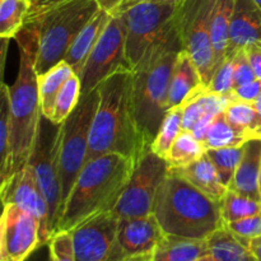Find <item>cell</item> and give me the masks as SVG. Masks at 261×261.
I'll return each instance as SVG.
<instances>
[{"instance_id":"6da1fadb","label":"cell","mask_w":261,"mask_h":261,"mask_svg":"<svg viewBox=\"0 0 261 261\" xmlns=\"http://www.w3.org/2000/svg\"><path fill=\"white\" fill-rule=\"evenodd\" d=\"M99 89V103L89 137L87 162L99 155L117 153L139 163L150 149L138 124L133 97V70H120Z\"/></svg>"},{"instance_id":"7a4b0ae2","label":"cell","mask_w":261,"mask_h":261,"mask_svg":"<svg viewBox=\"0 0 261 261\" xmlns=\"http://www.w3.org/2000/svg\"><path fill=\"white\" fill-rule=\"evenodd\" d=\"M14 40L19 48V66L17 78L10 86L13 176L30 162L42 120L38 74L36 71L40 42L37 23H27L23 25Z\"/></svg>"},{"instance_id":"3957f363","label":"cell","mask_w":261,"mask_h":261,"mask_svg":"<svg viewBox=\"0 0 261 261\" xmlns=\"http://www.w3.org/2000/svg\"><path fill=\"white\" fill-rule=\"evenodd\" d=\"M181 50L182 42L176 15L175 22L167 32L148 47L142 60L133 69L135 115L149 147L167 112L171 78Z\"/></svg>"},{"instance_id":"277c9868","label":"cell","mask_w":261,"mask_h":261,"mask_svg":"<svg viewBox=\"0 0 261 261\" xmlns=\"http://www.w3.org/2000/svg\"><path fill=\"white\" fill-rule=\"evenodd\" d=\"M135 167L134 160L117 153L86 162L64 206L58 232L71 231L98 214L114 211Z\"/></svg>"},{"instance_id":"5b68a950","label":"cell","mask_w":261,"mask_h":261,"mask_svg":"<svg viewBox=\"0 0 261 261\" xmlns=\"http://www.w3.org/2000/svg\"><path fill=\"white\" fill-rule=\"evenodd\" d=\"M153 214L165 233L206 240L224 227L221 203L168 171L155 198Z\"/></svg>"},{"instance_id":"8992f818","label":"cell","mask_w":261,"mask_h":261,"mask_svg":"<svg viewBox=\"0 0 261 261\" xmlns=\"http://www.w3.org/2000/svg\"><path fill=\"white\" fill-rule=\"evenodd\" d=\"M98 9L97 0H70L35 20L40 32L36 61L37 74L46 73L64 60L76 36Z\"/></svg>"},{"instance_id":"52a82bcc","label":"cell","mask_w":261,"mask_h":261,"mask_svg":"<svg viewBox=\"0 0 261 261\" xmlns=\"http://www.w3.org/2000/svg\"><path fill=\"white\" fill-rule=\"evenodd\" d=\"M61 143L63 124L55 125L42 116L40 133L30 165L48 206V221L53 234L58 232L63 216L61 188Z\"/></svg>"},{"instance_id":"ba28073f","label":"cell","mask_w":261,"mask_h":261,"mask_svg":"<svg viewBox=\"0 0 261 261\" xmlns=\"http://www.w3.org/2000/svg\"><path fill=\"white\" fill-rule=\"evenodd\" d=\"M99 103V89L82 96L78 106L63 122L61 143V188L63 211L70 191L83 170L88 154L92 124Z\"/></svg>"},{"instance_id":"9c48e42d","label":"cell","mask_w":261,"mask_h":261,"mask_svg":"<svg viewBox=\"0 0 261 261\" xmlns=\"http://www.w3.org/2000/svg\"><path fill=\"white\" fill-rule=\"evenodd\" d=\"M216 2L185 0L177 13L182 48L193 58L205 87L216 71V56L212 45V19Z\"/></svg>"},{"instance_id":"30bf717a","label":"cell","mask_w":261,"mask_h":261,"mask_svg":"<svg viewBox=\"0 0 261 261\" xmlns=\"http://www.w3.org/2000/svg\"><path fill=\"white\" fill-rule=\"evenodd\" d=\"M180 5L150 0L122 13L126 24V56L132 69L139 64L148 47L172 25Z\"/></svg>"},{"instance_id":"8fae6325","label":"cell","mask_w":261,"mask_h":261,"mask_svg":"<svg viewBox=\"0 0 261 261\" xmlns=\"http://www.w3.org/2000/svg\"><path fill=\"white\" fill-rule=\"evenodd\" d=\"M126 69H132L126 56V24L121 15L111 17L78 75L82 96L98 88L112 74Z\"/></svg>"},{"instance_id":"7c38bea8","label":"cell","mask_w":261,"mask_h":261,"mask_svg":"<svg viewBox=\"0 0 261 261\" xmlns=\"http://www.w3.org/2000/svg\"><path fill=\"white\" fill-rule=\"evenodd\" d=\"M168 175L166 160L148 150L135 167L129 184L114 208L119 219L138 218L153 214L158 190Z\"/></svg>"},{"instance_id":"4fadbf2b","label":"cell","mask_w":261,"mask_h":261,"mask_svg":"<svg viewBox=\"0 0 261 261\" xmlns=\"http://www.w3.org/2000/svg\"><path fill=\"white\" fill-rule=\"evenodd\" d=\"M119 218L114 212L101 213L71 229L76 261H126L117 237Z\"/></svg>"},{"instance_id":"5bb4252c","label":"cell","mask_w":261,"mask_h":261,"mask_svg":"<svg viewBox=\"0 0 261 261\" xmlns=\"http://www.w3.org/2000/svg\"><path fill=\"white\" fill-rule=\"evenodd\" d=\"M40 247V222L17 204H4L0 219V261H25Z\"/></svg>"},{"instance_id":"9a60e30c","label":"cell","mask_w":261,"mask_h":261,"mask_svg":"<svg viewBox=\"0 0 261 261\" xmlns=\"http://www.w3.org/2000/svg\"><path fill=\"white\" fill-rule=\"evenodd\" d=\"M0 196L3 205L8 203L17 204L40 222L41 244L42 246L47 245L53 237L48 221V206L30 163L13 176L4 189H0Z\"/></svg>"},{"instance_id":"2e32d148","label":"cell","mask_w":261,"mask_h":261,"mask_svg":"<svg viewBox=\"0 0 261 261\" xmlns=\"http://www.w3.org/2000/svg\"><path fill=\"white\" fill-rule=\"evenodd\" d=\"M163 236L165 231L154 214L119 219L117 237L127 257L152 254Z\"/></svg>"},{"instance_id":"e0dca14e","label":"cell","mask_w":261,"mask_h":261,"mask_svg":"<svg viewBox=\"0 0 261 261\" xmlns=\"http://www.w3.org/2000/svg\"><path fill=\"white\" fill-rule=\"evenodd\" d=\"M252 42H261V9L254 0H236L226 58H231Z\"/></svg>"},{"instance_id":"ac0fdd59","label":"cell","mask_w":261,"mask_h":261,"mask_svg":"<svg viewBox=\"0 0 261 261\" xmlns=\"http://www.w3.org/2000/svg\"><path fill=\"white\" fill-rule=\"evenodd\" d=\"M168 171L185 178L198 190H200L201 193L218 203L223 200L224 195L228 190V188L222 182L216 166L213 165L206 153L198 161L185 166V167L168 168Z\"/></svg>"},{"instance_id":"d6986e66","label":"cell","mask_w":261,"mask_h":261,"mask_svg":"<svg viewBox=\"0 0 261 261\" xmlns=\"http://www.w3.org/2000/svg\"><path fill=\"white\" fill-rule=\"evenodd\" d=\"M261 168V139H251L245 144L244 157L228 189L261 201L259 176Z\"/></svg>"},{"instance_id":"ffe728a7","label":"cell","mask_w":261,"mask_h":261,"mask_svg":"<svg viewBox=\"0 0 261 261\" xmlns=\"http://www.w3.org/2000/svg\"><path fill=\"white\" fill-rule=\"evenodd\" d=\"M110 19H111V15L99 8L98 12L84 25L83 30L79 32V35L76 36L74 42L69 47L64 60L74 69L76 75H79V73L83 69L89 54L93 50L96 43L98 42L99 37L103 33Z\"/></svg>"},{"instance_id":"44dd1931","label":"cell","mask_w":261,"mask_h":261,"mask_svg":"<svg viewBox=\"0 0 261 261\" xmlns=\"http://www.w3.org/2000/svg\"><path fill=\"white\" fill-rule=\"evenodd\" d=\"M200 73L194 63L193 58L186 50H181L176 59L175 68H173L172 78H171L170 92L167 99V111L172 107L180 106L186 98L203 87Z\"/></svg>"},{"instance_id":"7402d4cb","label":"cell","mask_w":261,"mask_h":261,"mask_svg":"<svg viewBox=\"0 0 261 261\" xmlns=\"http://www.w3.org/2000/svg\"><path fill=\"white\" fill-rule=\"evenodd\" d=\"M211 254L208 239H190L165 233L155 249L153 261H196Z\"/></svg>"},{"instance_id":"603a6c76","label":"cell","mask_w":261,"mask_h":261,"mask_svg":"<svg viewBox=\"0 0 261 261\" xmlns=\"http://www.w3.org/2000/svg\"><path fill=\"white\" fill-rule=\"evenodd\" d=\"M10 138H12L10 86L3 82L2 94H0V189H4L13 177Z\"/></svg>"},{"instance_id":"cb8c5ba5","label":"cell","mask_w":261,"mask_h":261,"mask_svg":"<svg viewBox=\"0 0 261 261\" xmlns=\"http://www.w3.org/2000/svg\"><path fill=\"white\" fill-rule=\"evenodd\" d=\"M75 74L74 69L65 60L60 61L55 66L43 74H38V93L42 116L50 120L55 106L56 97L63 88L65 82Z\"/></svg>"},{"instance_id":"d4e9b609","label":"cell","mask_w":261,"mask_h":261,"mask_svg":"<svg viewBox=\"0 0 261 261\" xmlns=\"http://www.w3.org/2000/svg\"><path fill=\"white\" fill-rule=\"evenodd\" d=\"M234 2L236 0H217L214 5L212 19V45L216 56V71L226 60Z\"/></svg>"},{"instance_id":"484cf974","label":"cell","mask_w":261,"mask_h":261,"mask_svg":"<svg viewBox=\"0 0 261 261\" xmlns=\"http://www.w3.org/2000/svg\"><path fill=\"white\" fill-rule=\"evenodd\" d=\"M251 139L254 138L232 126L227 120L224 112H222L214 117L213 122L211 124L208 133L204 138L203 145L206 152L209 149L242 147Z\"/></svg>"},{"instance_id":"4316f807","label":"cell","mask_w":261,"mask_h":261,"mask_svg":"<svg viewBox=\"0 0 261 261\" xmlns=\"http://www.w3.org/2000/svg\"><path fill=\"white\" fill-rule=\"evenodd\" d=\"M211 254L219 261H257L251 250L239 241L226 226L208 237Z\"/></svg>"},{"instance_id":"83f0119b","label":"cell","mask_w":261,"mask_h":261,"mask_svg":"<svg viewBox=\"0 0 261 261\" xmlns=\"http://www.w3.org/2000/svg\"><path fill=\"white\" fill-rule=\"evenodd\" d=\"M205 154L203 143L188 130H182L171 147L166 162L168 168H180L195 162Z\"/></svg>"},{"instance_id":"f1b7e54d","label":"cell","mask_w":261,"mask_h":261,"mask_svg":"<svg viewBox=\"0 0 261 261\" xmlns=\"http://www.w3.org/2000/svg\"><path fill=\"white\" fill-rule=\"evenodd\" d=\"M182 114H184V105L172 107L166 112L162 122L160 125L157 135L153 140L150 149L157 155L166 160L171 147L177 139L180 133L182 132Z\"/></svg>"},{"instance_id":"f546056e","label":"cell","mask_w":261,"mask_h":261,"mask_svg":"<svg viewBox=\"0 0 261 261\" xmlns=\"http://www.w3.org/2000/svg\"><path fill=\"white\" fill-rule=\"evenodd\" d=\"M31 0H0V37L14 38L25 24Z\"/></svg>"},{"instance_id":"4dcf8cb0","label":"cell","mask_w":261,"mask_h":261,"mask_svg":"<svg viewBox=\"0 0 261 261\" xmlns=\"http://www.w3.org/2000/svg\"><path fill=\"white\" fill-rule=\"evenodd\" d=\"M221 208L224 224H227L246 217L261 214V201H256L228 189L223 200L221 201Z\"/></svg>"},{"instance_id":"1f68e13d","label":"cell","mask_w":261,"mask_h":261,"mask_svg":"<svg viewBox=\"0 0 261 261\" xmlns=\"http://www.w3.org/2000/svg\"><path fill=\"white\" fill-rule=\"evenodd\" d=\"M82 98V84L81 79L76 74L68 79L63 88L59 92L56 97L55 106H54L53 115L50 117V121L55 125H61L69 115L74 111L78 106L79 101Z\"/></svg>"},{"instance_id":"d6a6232c","label":"cell","mask_w":261,"mask_h":261,"mask_svg":"<svg viewBox=\"0 0 261 261\" xmlns=\"http://www.w3.org/2000/svg\"><path fill=\"white\" fill-rule=\"evenodd\" d=\"M224 115L229 124L239 129L240 132L246 133L254 139L259 138L257 135V115L254 103L234 99L227 105Z\"/></svg>"},{"instance_id":"836d02e7","label":"cell","mask_w":261,"mask_h":261,"mask_svg":"<svg viewBox=\"0 0 261 261\" xmlns=\"http://www.w3.org/2000/svg\"><path fill=\"white\" fill-rule=\"evenodd\" d=\"M245 145L242 147H232V148H221V149H209L206 150V154L211 158L213 165L216 166L218 171L221 180L227 188H229L232 180L234 177L237 168L241 163L244 157Z\"/></svg>"},{"instance_id":"e575fe53","label":"cell","mask_w":261,"mask_h":261,"mask_svg":"<svg viewBox=\"0 0 261 261\" xmlns=\"http://www.w3.org/2000/svg\"><path fill=\"white\" fill-rule=\"evenodd\" d=\"M48 261H76L70 231H59L47 242Z\"/></svg>"},{"instance_id":"d590c367","label":"cell","mask_w":261,"mask_h":261,"mask_svg":"<svg viewBox=\"0 0 261 261\" xmlns=\"http://www.w3.org/2000/svg\"><path fill=\"white\" fill-rule=\"evenodd\" d=\"M224 226L241 244L249 247L252 240L261 237V214L229 222Z\"/></svg>"},{"instance_id":"8d00e7d4","label":"cell","mask_w":261,"mask_h":261,"mask_svg":"<svg viewBox=\"0 0 261 261\" xmlns=\"http://www.w3.org/2000/svg\"><path fill=\"white\" fill-rule=\"evenodd\" d=\"M206 92L216 94H226L234 89L233 79V56L226 58L224 63L217 69L213 78L205 87Z\"/></svg>"},{"instance_id":"74e56055","label":"cell","mask_w":261,"mask_h":261,"mask_svg":"<svg viewBox=\"0 0 261 261\" xmlns=\"http://www.w3.org/2000/svg\"><path fill=\"white\" fill-rule=\"evenodd\" d=\"M233 79L234 88L257 79L249 58L245 53V48L237 51L233 55Z\"/></svg>"},{"instance_id":"f35d334b","label":"cell","mask_w":261,"mask_h":261,"mask_svg":"<svg viewBox=\"0 0 261 261\" xmlns=\"http://www.w3.org/2000/svg\"><path fill=\"white\" fill-rule=\"evenodd\" d=\"M147 2L150 0H97L98 7L109 13L111 17H119L135 5Z\"/></svg>"},{"instance_id":"ab89813d","label":"cell","mask_w":261,"mask_h":261,"mask_svg":"<svg viewBox=\"0 0 261 261\" xmlns=\"http://www.w3.org/2000/svg\"><path fill=\"white\" fill-rule=\"evenodd\" d=\"M261 93V81L260 79H255V81L249 82L246 84H242V86L236 87V88L232 91L234 99H239V101L244 102H250V103H254L256 101L257 97Z\"/></svg>"},{"instance_id":"60d3db41","label":"cell","mask_w":261,"mask_h":261,"mask_svg":"<svg viewBox=\"0 0 261 261\" xmlns=\"http://www.w3.org/2000/svg\"><path fill=\"white\" fill-rule=\"evenodd\" d=\"M66 2H70V0H31V9L27 15V19H25V23L35 22L46 12Z\"/></svg>"},{"instance_id":"b9f144b4","label":"cell","mask_w":261,"mask_h":261,"mask_svg":"<svg viewBox=\"0 0 261 261\" xmlns=\"http://www.w3.org/2000/svg\"><path fill=\"white\" fill-rule=\"evenodd\" d=\"M250 64L255 71V75L261 81V42H252L245 47Z\"/></svg>"},{"instance_id":"7bdbcfd3","label":"cell","mask_w":261,"mask_h":261,"mask_svg":"<svg viewBox=\"0 0 261 261\" xmlns=\"http://www.w3.org/2000/svg\"><path fill=\"white\" fill-rule=\"evenodd\" d=\"M213 120L214 116H211V115H203V116L198 120V122L194 125L191 133H193L196 137V139L200 140L201 143H203L204 138H205L206 133H208L209 130V126H211V124L213 122Z\"/></svg>"},{"instance_id":"ee69618b","label":"cell","mask_w":261,"mask_h":261,"mask_svg":"<svg viewBox=\"0 0 261 261\" xmlns=\"http://www.w3.org/2000/svg\"><path fill=\"white\" fill-rule=\"evenodd\" d=\"M249 249L251 250V252L256 257V260L261 261V237L252 240L249 245Z\"/></svg>"},{"instance_id":"f6af8a7d","label":"cell","mask_w":261,"mask_h":261,"mask_svg":"<svg viewBox=\"0 0 261 261\" xmlns=\"http://www.w3.org/2000/svg\"><path fill=\"white\" fill-rule=\"evenodd\" d=\"M254 106L257 115V135H259V138L261 139V93L256 98V101L254 102Z\"/></svg>"},{"instance_id":"bcb514c9","label":"cell","mask_w":261,"mask_h":261,"mask_svg":"<svg viewBox=\"0 0 261 261\" xmlns=\"http://www.w3.org/2000/svg\"><path fill=\"white\" fill-rule=\"evenodd\" d=\"M126 261H153L152 254H144V255H138V256L129 257Z\"/></svg>"},{"instance_id":"7dc6e473","label":"cell","mask_w":261,"mask_h":261,"mask_svg":"<svg viewBox=\"0 0 261 261\" xmlns=\"http://www.w3.org/2000/svg\"><path fill=\"white\" fill-rule=\"evenodd\" d=\"M196 261H219V260L217 259L216 256H213V255H212V254H209V255H206V256L201 257V259H199V260H196Z\"/></svg>"},{"instance_id":"c3c4849f","label":"cell","mask_w":261,"mask_h":261,"mask_svg":"<svg viewBox=\"0 0 261 261\" xmlns=\"http://www.w3.org/2000/svg\"><path fill=\"white\" fill-rule=\"evenodd\" d=\"M155 2H168V3H173V4H182L185 0H155Z\"/></svg>"},{"instance_id":"681fc988","label":"cell","mask_w":261,"mask_h":261,"mask_svg":"<svg viewBox=\"0 0 261 261\" xmlns=\"http://www.w3.org/2000/svg\"><path fill=\"white\" fill-rule=\"evenodd\" d=\"M33 254H35V252H33ZM33 254H32V255H31V256H30V257H28V259H27V260H25V261H37L38 259H40V256H38V259H37V260H36V259H35V256H33ZM47 261H48V260H47Z\"/></svg>"},{"instance_id":"f907efd6","label":"cell","mask_w":261,"mask_h":261,"mask_svg":"<svg viewBox=\"0 0 261 261\" xmlns=\"http://www.w3.org/2000/svg\"><path fill=\"white\" fill-rule=\"evenodd\" d=\"M259 193H260V198H261V168H260V176H259Z\"/></svg>"},{"instance_id":"816d5d0a","label":"cell","mask_w":261,"mask_h":261,"mask_svg":"<svg viewBox=\"0 0 261 261\" xmlns=\"http://www.w3.org/2000/svg\"><path fill=\"white\" fill-rule=\"evenodd\" d=\"M254 2L256 3L257 5H259V8H260V9H261V0H254Z\"/></svg>"}]
</instances>
